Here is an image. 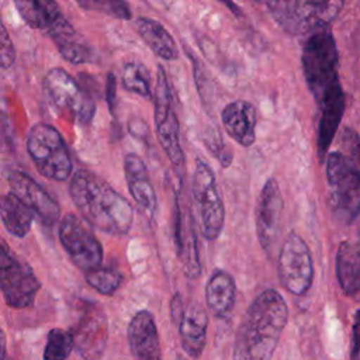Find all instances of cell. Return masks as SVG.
I'll list each match as a JSON object with an SVG mask.
<instances>
[{"label": "cell", "instance_id": "obj_33", "mask_svg": "<svg viewBox=\"0 0 360 360\" xmlns=\"http://www.w3.org/2000/svg\"><path fill=\"white\" fill-rule=\"evenodd\" d=\"M353 360L360 357V311L356 314L353 323V349H352Z\"/></svg>", "mask_w": 360, "mask_h": 360}, {"label": "cell", "instance_id": "obj_8", "mask_svg": "<svg viewBox=\"0 0 360 360\" xmlns=\"http://www.w3.org/2000/svg\"><path fill=\"white\" fill-rule=\"evenodd\" d=\"M0 284L6 304L15 309L30 307L41 288L31 266L13 253L4 240L0 252Z\"/></svg>", "mask_w": 360, "mask_h": 360}, {"label": "cell", "instance_id": "obj_24", "mask_svg": "<svg viewBox=\"0 0 360 360\" xmlns=\"http://www.w3.org/2000/svg\"><path fill=\"white\" fill-rule=\"evenodd\" d=\"M135 27L141 38L158 56H160L165 60L177 59V45L170 32L159 21L149 17H139L135 21Z\"/></svg>", "mask_w": 360, "mask_h": 360}, {"label": "cell", "instance_id": "obj_22", "mask_svg": "<svg viewBox=\"0 0 360 360\" xmlns=\"http://www.w3.org/2000/svg\"><path fill=\"white\" fill-rule=\"evenodd\" d=\"M336 276L346 294L360 292V236L340 243L336 255Z\"/></svg>", "mask_w": 360, "mask_h": 360}, {"label": "cell", "instance_id": "obj_23", "mask_svg": "<svg viewBox=\"0 0 360 360\" xmlns=\"http://www.w3.org/2000/svg\"><path fill=\"white\" fill-rule=\"evenodd\" d=\"M236 298V285L229 273L217 270L211 274L205 285V302L208 309L217 318H226L233 309Z\"/></svg>", "mask_w": 360, "mask_h": 360}, {"label": "cell", "instance_id": "obj_1", "mask_svg": "<svg viewBox=\"0 0 360 360\" xmlns=\"http://www.w3.org/2000/svg\"><path fill=\"white\" fill-rule=\"evenodd\" d=\"M288 318V308L280 292L264 290L245 312L236 330L233 360H270Z\"/></svg>", "mask_w": 360, "mask_h": 360}, {"label": "cell", "instance_id": "obj_15", "mask_svg": "<svg viewBox=\"0 0 360 360\" xmlns=\"http://www.w3.org/2000/svg\"><path fill=\"white\" fill-rule=\"evenodd\" d=\"M283 212V195L276 179H269L257 198L256 208V233L264 250L274 245Z\"/></svg>", "mask_w": 360, "mask_h": 360}, {"label": "cell", "instance_id": "obj_5", "mask_svg": "<svg viewBox=\"0 0 360 360\" xmlns=\"http://www.w3.org/2000/svg\"><path fill=\"white\" fill-rule=\"evenodd\" d=\"M27 150L39 174L65 181L72 173V159L60 132L49 124H35L27 136Z\"/></svg>", "mask_w": 360, "mask_h": 360}, {"label": "cell", "instance_id": "obj_28", "mask_svg": "<svg viewBox=\"0 0 360 360\" xmlns=\"http://www.w3.org/2000/svg\"><path fill=\"white\" fill-rule=\"evenodd\" d=\"M75 347L72 332L53 328L48 332L46 343L44 347V360H66Z\"/></svg>", "mask_w": 360, "mask_h": 360}, {"label": "cell", "instance_id": "obj_10", "mask_svg": "<svg viewBox=\"0 0 360 360\" xmlns=\"http://www.w3.org/2000/svg\"><path fill=\"white\" fill-rule=\"evenodd\" d=\"M58 235L65 252L76 267L87 273L101 266V243L83 218L66 214L59 222Z\"/></svg>", "mask_w": 360, "mask_h": 360}, {"label": "cell", "instance_id": "obj_21", "mask_svg": "<svg viewBox=\"0 0 360 360\" xmlns=\"http://www.w3.org/2000/svg\"><path fill=\"white\" fill-rule=\"evenodd\" d=\"M176 246L177 253L183 260L186 276L190 278H197L201 273V262L197 233L194 228V218L193 215H188L187 224L184 226L179 198L176 201Z\"/></svg>", "mask_w": 360, "mask_h": 360}, {"label": "cell", "instance_id": "obj_29", "mask_svg": "<svg viewBox=\"0 0 360 360\" xmlns=\"http://www.w3.org/2000/svg\"><path fill=\"white\" fill-rule=\"evenodd\" d=\"M87 284L103 295H112L122 284V274L111 267H97L86 273Z\"/></svg>", "mask_w": 360, "mask_h": 360}, {"label": "cell", "instance_id": "obj_19", "mask_svg": "<svg viewBox=\"0 0 360 360\" xmlns=\"http://www.w3.org/2000/svg\"><path fill=\"white\" fill-rule=\"evenodd\" d=\"M221 120L226 134L239 145L249 148L255 143L257 114L253 104L245 100L231 101L224 107Z\"/></svg>", "mask_w": 360, "mask_h": 360}, {"label": "cell", "instance_id": "obj_9", "mask_svg": "<svg viewBox=\"0 0 360 360\" xmlns=\"http://www.w3.org/2000/svg\"><path fill=\"white\" fill-rule=\"evenodd\" d=\"M155 128L159 143L170 163L177 169L183 167L184 152L180 145L179 120L172 105V91L162 65L158 66L155 86Z\"/></svg>", "mask_w": 360, "mask_h": 360}, {"label": "cell", "instance_id": "obj_31", "mask_svg": "<svg viewBox=\"0 0 360 360\" xmlns=\"http://www.w3.org/2000/svg\"><path fill=\"white\" fill-rule=\"evenodd\" d=\"M1 27V34H0V60H1V68L7 69L10 68L14 60H15V49L11 41V37L8 35V31L6 30L4 24H0Z\"/></svg>", "mask_w": 360, "mask_h": 360}, {"label": "cell", "instance_id": "obj_7", "mask_svg": "<svg viewBox=\"0 0 360 360\" xmlns=\"http://www.w3.org/2000/svg\"><path fill=\"white\" fill-rule=\"evenodd\" d=\"M191 188L200 215L202 236L207 240H215L224 228L225 208L217 186L215 174L210 165L201 159L195 160Z\"/></svg>", "mask_w": 360, "mask_h": 360}, {"label": "cell", "instance_id": "obj_18", "mask_svg": "<svg viewBox=\"0 0 360 360\" xmlns=\"http://www.w3.org/2000/svg\"><path fill=\"white\" fill-rule=\"evenodd\" d=\"M124 174L128 190L136 205L148 218L152 219L156 212L158 198L146 165L138 155L127 153L124 158Z\"/></svg>", "mask_w": 360, "mask_h": 360}, {"label": "cell", "instance_id": "obj_11", "mask_svg": "<svg viewBox=\"0 0 360 360\" xmlns=\"http://www.w3.org/2000/svg\"><path fill=\"white\" fill-rule=\"evenodd\" d=\"M278 278L281 285L294 295H304L314 278V264L305 240L291 232L283 242L278 255Z\"/></svg>", "mask_w": 360, "mask_h": 360}, {"label": "cell", "instance_id": "obj_34", "mask_svg": "<svg viewBox=\"0 0 360 360\" xmlns=\"http://www.w3.org/2000/svg\"><path fill=\"white\" fill-rule=\"evenodd\" d=\"M115 76L112 73H108L107 76V83H105V96H107V103L110 107V111L112 112L115 108Z\"/></svg>", "mask_w": 360, "mask_h": 360}, {"label": "cell", "instance_id": "obj_30", "mask_svg": "<svg viewBox=\"0 0 360 360\" xmlns=\"http://www.w3.org/2000/svg\"><path fill=\"white\" fill-rule=\"evenodd\" d=\"M77 4L86 10H94L111 17H117L121 20L131 18L129 6L125 1H115V0H86L77 1Z\"/></svg>", "mask_w": 360, "mask_h": 360}, {"label": "cell", "instance_id": "obj_20", "mask_svg": "<svg viewBox=\"0 0 360 360\" xmlns=\"http://www.w3.org/2000/svg\"><path fill=\"white\" fill-rule=\"evenodd\" d=\"M179 336L184 353L191 359H198L205 347L208 316L201 305L193 302L184 308L179 321Z\"/></svg>", "mask_w": 360, "mask_h": 360}, {"label": "cell", "instance_id": "obj_25", "mask_svg": "<svg viewBox=\"0 0 360 360\" xmlns=\"http://www.w3.org/2000/svg\"><path fill=\"white\" fill-rule=\"evenodd\" d=\"M0 215L4 228L17 238H24L34 221V212L11 193L4 194L0 201Z\"/></svg>", "mask_w": 360, "mask_h": 360}, {"label": "cell", "instance_id": "obj_6", "mask_svg": "<svg viewBox=\"0 0 360 360\" xmlns=\"http://www.w3.org/2000/svg\"><path fill=\"white\" fill-rule=\"evenodd\" d=\"M270 14L278 25L292 34H312L336 17L342 1H269L266 3Z\"/></svg>", "mask_w": 360, "mask_h": 360}, {"label": "cell", "instance_id": "obj_26", "mask_svg": "<svg viewBox=\"0 0 360 360\" xmlns=\"http://www.w3.org/2000/svg\"><path fill=\"white\" fill-rule=\"evenodd\" d=\"M60 55L70 63H90L94 60V51L86 39L75 31V28L58 35L52 39Z\"/></svg>", "mask_w": 360, "mask_h": 360}, {"label": "cell", "instance_id": "obj_16", "mask_svg": "<svg viewBox=\"0 0 360 360\" xmlns=\"http://www.w3.org/2000/svg\"><path fill=\"white\" fill-rule=\"evenodd\" d=\"M14 6L31 28L44 31L51 39L73 28L59 4L52 0H17Z\"/></svg>", "mask_w": 360, "mask_h": 360}, {"label": "cell", "instance_id": "obj_4", "mask_svg": "<svg viewBox=\"0 0 360 360\" xmlns=\"http://www.w3.org/2000/svg\"><path fill=\"white\" fill-rule=\"evenodd\" d=\"M302 72L318 105L343 91L338 77V51L328 28L309 34L302 46Z\"/></svg>", "mask_w": 360, "mask_h": 360}, {"label": "cell", "instance_id": "obj_2", "mask_svg": "<svg viewBox=\"0 0 360 360\" xmlns=\"http://www.w3.org/2000/svg\"><path fill=\"white\" fill-rule=\"evenodd\" d=\"M69 194L82 218L111 235H124L134 221L132 205L105 180L91 172L77 170L69 183Z\"/></svg>", "mask_w": 360, "mask_h": 360}, {"label": "cell", "instance_id": "obj_17", "mask_svg": "<svg viewBox=\"0 0 360 360\" xmlns=\"http://www.w3.org/2000/svg\"><path fill=\"white\" fill-rule=\"evenodd\" d=\"M128 343L135 360H162L158 328L149 311H138L129 321Z\"/></svg>", "mask_w": 360, "mask_h": 360}, {"label": "cell", "instance_id": "obj_14", "mask_svg": "<svg viewBox=\"0 0 360 360\" xmlns=\"http://www.w3.org/2000/svg\"><path fill=\"white\" fill-rule=\"evenodd\" d=\"M75 349L84 360H98L107 346V319L97 307H87L72 332Z\"/></svg>", "mask_w": 360, "mask_h": 360}, {"label": "cell", "instance_id": "obj_12", "mask_svg": "<svg viewBox=\"0 0 360 360\" xmlns=\"http://www.w3.org/2000/svg\"><path fill=\"white\" fill-rule=\"evenodd\" d=\"M48 100L60 111L69 112L80 122L91 121L94 101L83 93L76 80L62 68H52L42 80Z\"/></svg>", "mask_w": 360, "mask_h": 360}, {"label": "cell", "instance_id": "obj_3", "mask_svg": "<svg viewBox=\"0 0 360 360\" xmlns=\"http://www.w3.org/2000/svg\"><path fill=\"white\" fill-rule=\"evenodd\" d=\"M326 177L335 217L352 222L360 214V138L353 129L346 128L329 153Z\"/></svg>", "mask_w": 360, "mask_h": 360}, {"label": "cell", "instance_id": "obj_13", "mask_svg": "<svg viewBox=\"0 0 360 360\" xmlns=\"http://www.w3.org/2000/svg\"><path fill=\"white\" fill-rule=\"evenodd\" d=\"M7 183L10 193L27 205L42 224L51 226L59 219V204L27 173L11 170L7 174Z\"/></svg>", "mask_w": 360, "mask_h": 360}, {"label": "cell", "instance_id": "obj_27", "mask_svg": "<svg viewBox=\"0 0 360 360\" xmlns=\"http://www.w3.org/2000/svg\"><path fill=\"white\" fill-rule=\"evenodd\" d=\"M121 83L122 87L131 93H136L142 97H150L149 72L141 62L134 60L124 65Z\"/></svg>", "mask_w": 360, "mask_h": 360}, {"label": "cell", "instance_id": "obj_32", "mask_svg": "<svg viewBox=\"0 0 360 360\" xmlns=\"http://www.w3.org/2000/svg\"><path fill=\"white\" fill-rule=\"evenodd\" d=\"M128 131L131 132L132 136L139 138V139H145L148 135V127H146L145 121L138 117H132L128 121Z\"/></svg>", "mask_w": 360, "mask_h": 360}]
</instances>
